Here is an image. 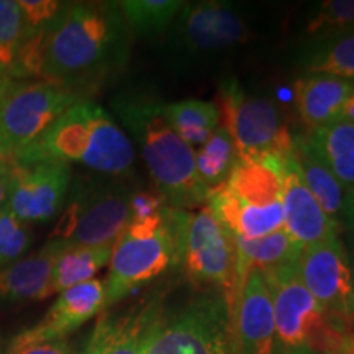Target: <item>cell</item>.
Masks as SVG:
<instances>
[{"label":"cell","instance_id":"cell-38","mask_svg":"<svg viewBox=\"0 0 354 354\" xmlns=\"http://www.w3.org/2000/svg\"><path fill=\"white\" fill-rule=\"evenodd\" d=\"M7 156H10V153H8L6 143H3L2 136H0V162H2Z\"/></svg>","mask_w":354,"mask_h":354},{"label":"cell","instance_id":"cell-10","mask_svg":"<svg viewBox=\"0 0 354 354\" xmlns=\"http://www.w3.org/2000/svg\"><path fill=\"white\" fill-rule=\"evenodd\" d=\"M87 95L48 81H10L0 92V136L15 154Z\"/></svg>","mask_w":354,"mask_h":354},{"label":"cell","instance_id":"cell-2","mask_svg":"<svg viewBox=\"0 0 354 354\" xmlns=\"http://www.w3.org/2000/svg\"><path fill=\"white\" fill-rule=\"evenodd\" d=\"M128 138L138 145L154 189L167 205L190 210L207 202L209 189L196 169V151L177 135L165 115V102L148 95H122L113 100Z\"/></svg>","mask_w":354,"mask_h":354},{"label":"cell","instance_id":"cell-3","mask_svg":"<svg viewBox=\"0 0 354 354\" xmlns=\"http://www.w3.org/2000/svg\"><path fill=\"white\" fill-rule=\"evenodd\" d=\"M12 158L20 165L81 162L99 174L120 177L133 169L135 148L110 113L87 99Z\"/></svg>","mask_w":354,"mask_h":354},{"label":"cell","instance_id":"cell-37","mask_svg":"<svg viewBox=\"0 0 354 354\" xmlns=\"http://www.w3.org/2000/svg\"><path fill=\"white\" fill-rule=\"evenodd\" d=\"M342 120H348V122L354 123V91H353V94L349 95L346 105H344L343 113H342Z\"/></svg>","mask_w":354,"mask_h":354},{"label":"cell","instance_id":"cell-27","mask_svg":"<svg viewBox=\"0 0 354 354\" xmlns=\"http://www.w3.org/2000/svg\"><path fill=\"white\" fill-rule=\"evenodd\" d=\"M184 3L180 0H123L118 6L130 32L153 35L169 28Z\"/></svg>","mask_w":354,"mask_h":354},{"label":"cell","instance_id":"cell-16","mask_svg":"<svg viewBox=\"0 0 354 354\" xmlns=\"http://www.w3.org/2000/svg\"><path fill=\"white\" fill-rule=\"evenodd\" d=\"M234 354H276V320L268 282L259 269L246 276L233 318Z\"/></svg>","mask_w":354,"mask_h":354},{"label":"cell","instance_id":"cell-32","mask_svg":"<svg viewBox=\"0 0 354 354\" xmlns=\"http://www.w3.org/2000/svg\"><path fill=\"white\" fill-rule=\"evenodd\" d=\"M17 3L24 19V32L48 30L64 7V2L56 0H20Z\"/></svg>","mask_w":354,"mask_h":354},{"label":"cell","instance_id":"cell-9","mask_svg":"<svg viewBox=\"0 0 354 354\" xmlns=\"http://www.w3.org/2000/svg\"><path fill=\"white\" fill-rule=\"evenodd\" d=\"M220 127L233 141L236 156L284 158L294 148V136L272 100L250 95L234 79L220 84L215 100Z\"/></svg>","mask_w":354,"mask_h":354},{"label":"cell","instance_id":"cell-14","mask_svg":"<svg viewBox=\"0 0 354 354\" xmlns=\"http://www.w3.org/2000/svg\"><path fill=\"white\" fill-rule=\"evenodd\" d=\"M71 183L68 162L20 165L12 158L7 209L26 225L50 221L63 210Z\"/></svg>","mask_w":354,"mask_h":354},{"label":"cell","instance_id":"cell-28","mask_svg":"<svg viewBox=\"0 0 354 354\" xmlns=\"http://www.w3.org/2000/svg\"><path fill=\"white\" fill-rule=\"evenodd\" d=\"M354 30V0H328L320 3L307 25V33L317 41Z\"/></svg>","mask_w":354,"mask_h":354},{"label":"cell","instance_id":"cell-33","mask_svg":"<svg viewBox=\"0 0 354 354\" xmlns=\"http://www.w3.org/2000/svg\"><path fill=\"white\" fill-rule=\"evenodd\" d=\"M167 202L165 197L154 190H131L130 196V221L131 220H145L149 216L158 215Z\"/></svg>","mask_w":354,"mask_h":354},{"label":"cell","instance_id":"cell-40","mask_svg":"<svg viewBox=\"0 0 354 354\" xmlns=\"http://www.w3.org/2000/svg\"><path fill=\"white\" fill-rule=\"evenodd\" d=\"M0 354H3V339H2V335H0Z\"/></svg>","mask_w":354,"mask_h":354},{"label":"cell","instance_id":"cell-7","mask_svg":"<svg viewBox=\"0 0 354 354\" xmlns=\"http://www.w3.org/2000/svg\"><path fill=\"white\" fill-rule=\"evenodd\" d=\"M146 354H234L228 300L201 289L179 308L162 310Z\"/></svg>","mask_w":354,"mask_h":354},{"label":"cell","instance_id":"cell-23","mask_svg":"<svg viewBox=\"0 0 354 354\" xmlns=\"http://www.w3.org/2000/svg\"><path fill=\"white\" fill-rule=\"evenodd\" d=\"M165 115L177 135L190 146H202L220 127L215 102L179 100L165 104Z\"/></svg>","mask_w":354,"mask_h":354},{"label":"cell","instance_id":"cell-29","mask_svg":"<svg viewBox=\"0 0 354 354\" xmlns=\"http://www.w3.org/2000/svg\"><path fill=\"white\" fill-rule=\"evenodd\" d=\"M24 38L20 7L12 0H0V69L10 77L17 53Z\"/></svg>","mask_w":354,"mask_h":354},{"label":"cell","instance_id":"cell-34","mask_svg":"<svg viewBox=\"0 0 354 354\" xmlns=\"http://www.w3.org/2000/svg\"><path fill=\"white\" fill-rule=\"evenodd\" d=\"M10 169H12V154L0 162V214L7 205L8 184H10Z\"/></svg>","mask_w":354,"mask_h":354},{"label":"cell","instance_id":"cell-39","mask_svg":"<svg viewBox=\"0 0 354 354\" xmlns=\"http://www.w3.org/2000/svg\"><path fill=\"white\" fill-rule=\"evenodd\" d=\"M12 81V79L10 77H8L7 76V74L6 73H3V71L2 69H0V92H2L3 91V88H6V86H7V84L8 82H10Z\"/></svg>","mask_w":354,"mask_h":354},{"label":"cell","instance_id":"cell-11","mask_svg":"<svg viewBox=\"0 0 354 354\" xmlns=\"http://www.w3.org/2000/svg\"><path fill=\"white\" fill-rule=\"evenodd\" d=\"M172 55L192 59L218 55L245 43L250 25L241 8L232 2L205 0L184 3L169 26Z\"/></svg>","mask_w":354,"mask_h":354},{"label":"cell","instance_id":"cell-8","mask_svg":"<svg viewBox=\"0 0 354 354\" xmlns=\"http://www.w3.org/2000/svg\"><path fill=\"white\" fill-rule=\"evenodd\" d=\"M131 190L117 180H77L50 240L73 246H113L130 223Z\"/></svg>","mask_w":354,"mask_h":354},{"label":"cell","instance_id":"cell-4","mask_svg":"<svg viewBox=\"0 0 354 354\" xmlns=\"http://www.w3.org/2000/svg\"><path fill=\"white\" fill-rule=\"evenodd\" d=\"M281 161L236 156L228 179L209 190L205 207L233 236L258 240L284 230Z\"/></svg>","mask_w":354,"mask_h":354},{"label":"cell","instance_id":"cell-18","mask_svg":"<svg viewBox=\"0 0 354 354\" xmlns=\"http://www.w3.org/2000/svg\"><path fill=\"white\" fill-rule=\"evenodd\" d=\"M66 248L64 243L50 240L38 253L0 269V300L32 302L55 294L53 272Z\"/></svg>","mask_w":354,"mask_h":354},{"label":"cell","instance_id":"cell-41","mask_svg":"<svg viewBox=\"0 0 354 354\" xmlns=\"http://www.w3.org/2000/svg\"><path fill=\"white\" fill-rule=\"evenodd\" d=\"M351 269H353V277H354V256H353V259H351Z\"/></svg>","mask_w":354,"mask_h":354},{"label":"cell","instance_id":"cell-15","mask_svg":"<svg viewBox=\"0 0 354 354\" xmlns=\"http://www.w3.org/2000/svg\"><path fill=\"white\" fill-rule=\"evenodd\" d=\"M281 180L284 230L299 245L307 248L339 238L342 225L331 220L312 196L292 151L281 161Z\"/></svg>","mask_w":354,"mask_h":354},{"label":"cell","instance_id":"cell-30","mask_svg":"<svg viewBox=\"0 0 354 354\" xmlns=\"http://www.w3.org/2000/svg\"><path fill=\"white\" fill-rule=\"evenodd\" d=\"M32 240L30 225L20 221L6 205L0 214V269L19 261L32 245Z\"/></svg>","mask_w":354,"mask_h":354},{"label":"cell","instance_id":"cell-24","mask_svg":"<svg viewBox=\"0 0 354 354\" xmlns=\"http://www.w3.org/2000/svg\"><path fill=\"white\" fill-rule=\"evenodd\" d=\"M113 246H73L66 248L56 261L53 272L55 294L69 287L92 281L97 272L109 264Z\"/></svg>","mask_w":354,"mask_h":354},{"label":"cell","instance_id":"cell-36","mask_svg":"<svg viewBox=\"0 0 354 354\" xmlns=\"http://www.w3.org/2000/svg\"><path fill=\"white\" fill-rule=\"evenodd\" d=\"M331 354H354V331L353 333H346L342 336L338 346Z\"/></svg>","mask_w":354,"mask_h":354},{"label":"cell","instance_id":"cell-12","mask_svg":"<svg viewBox=\"0 0 354 354\" xmlns=\"http://www.w3.org/2000/svg\"><path fill=\"white\" fill-rule=\"evenodd\" d=\"M180 264H184L185 274L194 286L223 292L232 315L236 248L233 234L207 207L196 214L189 212Z\"/></svg>","mask_w":354,"mask_h":354},{"label":"cell","instance_id":"cell-31","mask_svg":"<svg viewBox=\"0 0 354 354\" xmlns=\"http://www.w3.org/2000/svg\"><path fill=\"white\" fill-rule=\"evenodd\" d=\"M7 354H77L68 338H46L26 328L12 339Z\"/></svg>","mask_w":354,"mask_h":354},{"label":"cell","instance_id":"cell-19","mask_svg":"<svg viewBox=\"0 0 354 354\" xmlns=\"http://www.w3.org/2000/svg\"><path fill=\"white\" fill-rule=\"evenodd\" d=\"M353 91L354 82L325 74L305 73L294 84L300 118L310 130L342 120L343 109Z\"/></svg>","mask_w":354,"mask_h":354},{"label":"cell","instance_id":"cell-17","mask_svg":"<svg viewBox=\"0 0 354 354\" xmlns=\"http://www.w3.org/2000/svg\"><path fill=\"white\" fill-rule=\"evenodd\" d=\"M162 307L158 300L122 313H102L82 354H146Z\"/></svg>","mask_w":354,"mask_h":354},{"label":"cell","instance_id":"cell-26","mask_svg":"<svg viewBox=\"0 0 354 354\" xmlns=\"http://www.w3.org/2000/svg\"><path fill=\"white\" fill-rule=\"evenodd\" d=\"M234 162L236 151L233 141L221 127L216 128L214 135L196 151L197 176L209 190L218 187L228 179Z\"/></svg>","mask_w":354,"mask_h":354},{"label":"cell","instance_id":"cell-20","mask_svg":"<svg viewBox=\"0 0 354 354\" xmlns=\"http://www.w3.org/2000/svg\"><path fill=\"white\" fill-rule=\"evenodd\" d=\"M104 308L105 286L99 279H92L59 292L43 320L32 328L46 338H66Z\"/></svg>","mask_w":354,"mask_h":354},{"label":"cell","instance_id":"cell-5","mask_svg":"<svg viewBox=\"0 0 354 354\" xmlns=\"http://www.w3.org/2000/svg\"><path fill=\"white\" fill-rule=\"evenodd\" d=\"M187 210L166 205L158 215L131 220L113 245L105 284V308L112 307L183 261Z\"/></svg>","mask_w":354,"mask_h":354},{"label":"cell","instance_id":"cell-13","mask_svg":"<svg viewBox=\"0 0 354 354\" xmlns=\"http://www.w3.org/2000/svg\"><path fill=\"white\" fill-rule=\"evenodd\" d=\"M299 274L313 299L343 335L354 331V277L339 238L304 248Z\"/></svg>","mask_w":354,"mask_h":354},{"label":"cell","instance_id":"cell-21","mask_svg":"<svg viewBox=\"0 0 354 354\" xmlns=\"http://www.w3.org/2000/svg\"><path fill=\"white\" fill-rule=\"evenodd\" d=\"M305 140L344 189L354 187V123L338 120L310 130Z\"/></svg>","mask_w":354,"mask_h":354},{"label":"cell","instance_id":"cell-1","mask_svg":"<svg viewBox=\"0 0 354 354\" xmlns=\"http://www.w3.org/2000/svg\"><path fill=\"white\" fill-rule=\"evenodd\" d=\"M130 33L118 2L64 3L44 39L43 81L88 97L125 68Z\"/></svg>","mask_w":354,"mask_h":354},{"label":"cell","instance_id":"cell-22","mask_svg":"<svg viewBox=\"0 0 354 354\" xmlns=\"http://www.w3.org/2000/svg\"><path fill=\"white\" fill-rule=\"evenodd\" d=\"M292 153H294L299 169L302 172L304 183L312 192V196L317 198L323 212L331 220L342 225L348 190L339 184V180L331 174L328 167L323 165L317 154L312 151L305 136H295Z\"/></svg>","mask_w":354,"mask_h":354},{"label":"cell","instance_id":"cell-6","mask_svg":"<svg viewBox=\"0 0 354 354\" xmlns=\"http://www.w3.org/2000/svg\"><path fill=\"white\" fill-rule=\"evenodd\" d=\"M263 274L271 290L277 354L333 353L343 333L331 325L320 304L305 287L299 263Z\"/></svg>","mask_w":354,"mask_h":354},{"label":"cell","instance_id":"cell-25","mask_svg":"<svg viewBox=\"0 0 354 354\" xmlns=\"http://www.w3.org/2000/svg\"><path fill=\"white\" fill-rule=\"evenodd\" d=\"M305 71L354 82V30L317 41L305 57Z\"/></svg>","mask_w":354,"mask_h":354},{"label":"cell","instance_id":"cell-35","mask_svg":"<svg viewBox=\"0 0 354 354\" xmlns=\"http://www.w3.org/2000/svg\"><path fill=\"white\" fill-rule=\"evenodd\" d=\"M342 221L346 228L354 234V187L346 192V201H344V209Z\"/></svg>","mask_w":354,"mask_h":354}]
</instances>
